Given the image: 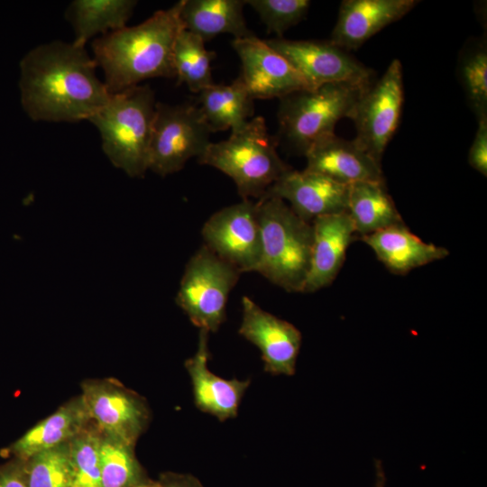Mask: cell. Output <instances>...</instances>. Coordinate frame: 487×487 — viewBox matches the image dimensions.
I'll use <instances>...</instances> for the list:
<instances>
[{
  "mask_svg": "<svg viewBox=\"0 0 487 487\" xmlns=\"http://www.w3.org/2000/svg\"><path fill=\"white\" fill-rule=\"evenodd\" d=\"M86 47L60 40L32 49L20 62L23 110L33 121L87 120L109 99Z\"/></svg>",
  "mask_w": 487,
  "mask_h": 487,
  "instance_id": "cell-1",
  "label": "cell"
},
{
  "mask_svg": "<svg viewBox=\"0 0 487 487\" xmlns=\"http://www.w3.org/2000/svg\"><path fill=\"white\" fill-rule=\"evenodd\" d=\"M183 0L156 11L135 26H125L93 40V59L104 74L110 94L154 78H175L172 52L183 24Z\"/></svg>",
  "mask_w": 487,
  "mask_h": 487,
  "instance_id": "cell-2",
  "label": "cell"
},
{
  "mask_svg": "<svg viewBox=\"0 0 487 487\" xmlns=\"http://www.w3.org/2000/svg\"><path fill=\"white\" fill-rule=\"evenodd\" d=\"M156 103L152 87L141 84L111 94L87 120L98 130L111 163L131 178H142L148 170Z\"/></svg>",
  "mask_w": 487,
  "mask_h": 487,
  "instance_id": "cell-3",
  "label": "cell"
},
{
  "mask_svg": "<svg viewBox=\"0 0 487 487\" xmlns=\"http://www.w3.org/2000/svg\"><path fill=\"white\" fill-rule=\"evenodd\" d=\"M277 138L263 117L251 118L228 139L208 145L198 162L230 177L242 200L262 198L271 186L292 168L277 152Z\"/></svg>",
  "mask_w": 487,
  "mask_h": 487,
  "instance_id": "cell-4",
  "label": "cell"
},
{
  "mask_svg": "<svg viewBox=\"0 0 487 487\" xmlns=\"http://www.w3.org/2000/svg\"><path fill=\"white\" fill-rule=\"evenodd\" d=\"M262 258L256 272L289 292H302L310 267L313 226L284 200L256 201Z\"/></svg>",
  "mask_w": 487,
  "mask_h": 487,
  "instance_id": "cell-5",
  "label": "cell"
},
{
  "mask_svg": "<svg viewBox=\"0 0 487 487\" xmlns=\"http://www.w3.org/2000/svg\"><path fill=\"white\" fill-rule=\"evenodd\" d=\"M365 88L331 83L280 98L277 141H283L289 149L305 155L314 143L335 134L336 123L349 117Z\"/></svg>",
  "mask_w": 487,
  "mask_h": 487,
  "instance_id": "cell-6",
  "label": "cell"
},
{
  "mask_svg": "<svg viewBox=\"0 0 487 487\" xmlns=\"http://www.w3.org/2000/svg\"><path fill=\"white\" fill-rule=\"evenodd\" d=\"M240 275L202 245L186 264L176 302L199 330L216 332L225 320L226 302Z\"/></svg>",
  "mask_w": 487,
  "mask_h": 487,
  "instance_id": "cell-7",
  "label": "cell"
},
{
  "mask_svg": "<svg viewBox=\"0 0 487 487\" xmlns=\"http://www.w3.org/2000/svg\"><path fill=\"white\" fill-rule=\"evenodd\" d=\"M212 131L198 106L157 102L149 150L148 170L165 177L207 150Z\"/></svg>",
  "mask_w": 487,
  "mask_h": 487,
  "instance_id": "cell-8",
  "label": "cell"
},
{
  "mask_svg": "<svg viewBox=\"0 0 487 487\" xmlns=\"http://www.w3.org/2000/svg\"><path fill=\"white\" fill-rule=\"evenodd\" d=\"M403 102L402 65L395 59L384 74L361 93L348 117L356 129L354 141L381 164L399 126Z\"/></svg>",
  "mask_w": 487,
  "mask_h": 487,
  "instance_id": "cell-9",
  "label": "cell"
},
{
  "mask_svg": "<svg viewBox=\"0 0 487 487\" xmlns=\"http://www.w3.org/2000/svg\"><path fill=\"white\" fill-rule=\"evenodd\" d=\"M304 78L310 89L326 84L345 83L367 87L374 72L329 41L264 40Z\"/></svg>",
  "mask_w": 487,
  "mask_h": 487,
  "instance_id": "cell-10",
  "label": "cell"
},
{
  "mask_svg": "<svg viewBox=\"0 0 487 487\" xmlns=\"http://www.w3.org/2000/svg\"><path fill=\"white\" fill-rule=\"evenodd\" d=\"M201 234L203 245L241 273L257 271L262 235L256 201L245 199L216 211Z\"/></svg>",
  "mask_w": 487,
  "mask_h": 487,
  "instance_id": "cell-11",
  "label": "cell"
},
{
  "mask_svg": "<svg viewBox=\"0 0 487 487\" xmlns=\"http://www.w3.org/2000/svg\"><path fill=\"white\" fill-rule=\"evenodd\" d=\"M81 391L90 418L98 429L135 446L151 418L144 398L114 378L86 380L81 383Z\"/></svg>",
  "mask_w": 487,
  "mask_h": 487,
  "instance_id": "cell-12",
  "label": "cell"
},
{
  "mask_svg": "<svg viewBox=\"0 0 487 487\" xmlns=\"http://www.w3.org/2000/svg\"><path fill=\"white\" fill-rule=\"evenodd\" d=\"M232 47L241 60L240 78L253 100L281 98L310 89L284 57L256 36L234 39Z\"/></svg>",
  "mask_w": 487,
  "mask_h": 487,
  "instance_id": "cell-13",
  "label": "cell"
},
{
  "mask_svg": "<svg viewBox=\"0 0 487 487\" xmlns=\"http://www.w3.org/2000/svg\"><path fill=\"white\" fill-rule=\"evenodd\" d=\"M242 309L239 334L260 349L264 370L272 374L293 375L302 340L300 331L263 310L247 296L242 298Z\"/></svg>",
  "mask_w": 487,
  "mask_h": 487,
  "instance_id": "cell-14",
  "label": "cell"
},
{
  "mask_svg": "<svg viewBox=\"0 0 487 487\" xmlns=\"http://www.w3.org/2000/svg\"><path fill=\"white\" fill-rule=\"evenodd\" d=\"M347 193L346 185L316 172L291 169L262 198L289 201L296 215L312 223L318 216L347 211Z\"/></svg>",
  "mask_w": 487,
  "mask_h": 487,
  "instance_id": "cell-15",
  "label": "cell"
},
{
  "mask_svg": "<svg viewBox=\"0 0 487 487\" xmlns=\"http://www.w3.org/2000/svg\"><path fill=\"white\" fill-rule=\"evenodd\" d=\"M418 4L417 0H344L329 41L345 51L357 50Z\"/></svg>",
  "mask_w": 487,
  "mask_h": 487,
  "instance_id": "cell-16",
  "label": "cell"
},
{
  "mask_svg": "<svg viewBox=\"0 0 487 487\" xmlns=\"http://www.w3.org/2000/svg\"><path fill=\"white\" fill-rule=\"evenodd\" d=\"M312 226L310 267L302 293L315 292L334 281L356 235L347 211L318 216L312 221Z\"/></svg>",
  "mask_w": 487,
  "mask_h": 487,
  "instance_id": "cell-17",
  "label": "cell"
},
{
  "mask_svg": "<svg viewBox=\"0 0 487 487\" xmlns=\"http://www.w3.org/2000/svg\"><path fill=\"white\" fill-rule=\"evenodd\" d=\"M306 170L326 176L340 184L384 181L381 164L354 140L332 134L314 143L304 155Z\"/></svg>",
  "mask_w": 487,
  "mask_h": 487,
  "instance_id": "cell-18",
  "label": "cell"
},
{
  "mask_svg": "<svg viewBox=\"0 0 487 487\" xmlns=\"http://www.w3.org/2000/svg\"><path fill=\"white\" fill-rule=\"evenodd\" d=\"M208 334L206 330H199L198 350L185 362V367L191 378L198 409L224 421L237 416L240 401L250 381L225 380L210 372L207 367Z\"/></svg>",
  "mask_w": 487,
  "mask_h": 487,
  "instance_id": "cell-19",
  "label": "cell"
},
{
  "mask_svg": "<svg viewBox=\"0 0 487 487\" xmlns=\"http://www.w3.org/2000/svg\"><path fill=\"white\" fill-rule=\"evenodd\" d=\"M360 239L395 274H406L449 254L446 248L422 241L404 223L360 236Z\"/></svg>",
  "mask_w": 487,
  "mask_h": 487,
  "instance_id": "cell-20",
  "label": "cell"
},
{
  "mask_svg": "<svg viewBox=\"0 0 487 487\" xmlns=\"http://www.w3.org/2000/svg\"><path fill=\"white\" fill-rule=\"evenodd\" d=\"M91 421L81 395L74 397L26 431L5 453L24 460L35 453L68 443Z\"/></svg>",
  "mask_w": 487,
  "mask_h": 487,
  "instance_id": "cell-21",
  "label": "cell"
},
{
  "mask_svg": "<svg viewBox=\"0 0 487 487\" xmlns=\"http://www.w3.org/2000/svg\"><path fill=\"white\" fill-rule=\"evenodd\" d=\"M244 0H183L180 20L184 29L197 34L205 42L229 33L234 39L255 36L247 27Z\"/></svg>",
  "mask_w": 487,
  "mask_h": 487,
  "instance_id": "cell-22",
  "label": "cell"
},
{
  "mask_svg": "<svg viewBox=\"0 0 487 487\" xmlns=\"http://www.w3.org/2000/svg\"><path fill=\"white\" fill-rule=\"evenodd\" d=\"M137 5L134 0H74L66 10V18L74 32L72 41L86 47L92 38L122 29Z\"/></svg>",
  "mask_w": 487,
  "mask_h": 487,
  "instance_id": "cell-23",
  "label": "cell"
},
{
  "mask_svg": "<svg viewBox=\"0 0 487 487\" xmlns=\"http://www.w3.org/2000/svg\"><path fill=\"white\" fill-rule=\"evenodd\" d=\"M198 106L212 133L242 129L253 116V99L240 77L228 85L213 84L198 93Z\"/></svg>",
  "mask_w": 487,
  "mask_h": 487,
  "instance_id": "cell-24",
  "label": "cell"
},
{
  "mask_svg": "<svg viewBox=\"0 0 487 487\" xmlns=\"http://www.w3.org/2000/svg\"><path fill=\"white\" fill-rule=\"evenodd\" d=\"M347 213L360 236L404 223L384 181H359L348 185Z\"/></svg>",
  "mask_w": 487,
  "mask_h": 487,
  "instance_id": "cell-25",
  "label": "cell"
},
{
  "mask_svg": "<svg viewBox=\"0 0 487 487\" xmlns=\"http://www.w3.org/2000/svg\"><path fill=\"white\" fill-rule=\"evenodd\" d=\"M216 52L207 51L197 34L181 29L175 40L172 64L177 83L186 84L190 91L199 93L214 83L211 61Z\"/></svg>",
  "mask_w": 487,
  "mask_h": 487,
  "instance_id": "cell-26",
  "label": "cell"
},
{
  "mask_svg": "<svg viewBox=\"0 0 487 487\" xmlns=\"http://www.w3.org/2000/svg\"><path fill=\"white\" fill-rule=\"evenodd\" d=\"M99 461L102 487H132L146 481L134 446L100 431Z\"/></svg>",
  "mask_w": 487,
  "mask_h": 487,
  "instance_id": "cell-27",
  "label": "cell"
},
{
  "mask_svg": "<svg viewBox=\"0 0 487 487\" xmlns=\"http://www.w3.org/2000/svg\"><path fill=\"white\" fill-rule=\"evenodd\" d=\"M100 430L91 421L69 441L70 487H102Z\"/></svg>",
  "mask_w": 487,
  "mask_h": 487,
  "instance_id": "cell-28",
  "label": "cell"
},
{
  "mask_svg": "<svg viewBox=\"0 0 487 487\" xmlns=\"http://www.w3.org/2000/svg\"><path fill=\"white\" fill-rule=\"evenodd\" d=\"M459 76L477 121L487 117V48L478 41L466 47L459 60Z\"/></svg>",
  "mask_w": 487,
  "mask_h": 487,
  "instance_id": "cell-29",
  "label": "cell"
},
{
  "mask_svg": "<svg viewBox=\"0 0 487 487\" xmlns=\"http://www.w3.org/2000/svg\"><path fill=\"white\" fill-rule=\"evenodd\" d=\"M23 461L27 487H70L69 442Z\"/></svg>",
  "mask_w": 487,
  "mask_h": 487,
  "instance_id": "cell-30",
  "label": "cell"
},
{
  "mask_svg": "<svg viewBox=\"0 0 487 487\" xmlns=\"http://www.w3.org/2000/svg\"><path fill=\"white\" fill-rule=\"evenodd\" d=\"M265 24L268 33L280 38L285 31L300 23L307 15L308 0H246Z\"/></svg>",
  "mask_w": 487,
  "mask_h": 487,
  "instance_id": "cell-31",
  "label": "cell"
},
{
  "mask_svg": "<svg viewBox=\"0 0 487 487\" xmlns=\"http://www.w3.org/2000/svg\"><path fill=\"white\" fill-rule=\"evenodd\" d=\"M478 128L468 153L469 165L487 176V117L477 121Z\"/></svg>",
  "mask_w": 487,
  "mask_h": 487,
  "instance_id": "cell-32",
  "label": "cell"
},
{
  "mask_svg": "<svg viewBox=\"0 0 487 487\" xmlns=\"http://www.w3.org/2000/svg\"><path fill=\"white\" fill-rule=\"evenodd\" d=\"M0 487H27L23 460L12 457L0 464Z\"/></svg>",
  "mask_w": 487,
  "mask_h": 487,
  "instance_id": "cell-33",
  "label": "cell"
},
{
  "mask_svg": "<svg viewBox=\"0 0 487 487\" xmlns=\"http://www.w3.org/2000/svg\"><path fill=\"white\" fill-rule=\"evenodd\" d=\"M161 487H204L193 475L167 472L159 478Z\"/></svg>",
  "mask_w": 487,
  "mask_h": 487,
  "instance_id": "cell-34",
  "label": "cell"
},
{
  "mask_svg": "<svg viewBox=\"0 0 487 487\" xmlns=\"http://www.w3.org/2000/svg\"><path fill=\"white\" fill-rule=\"evenodd\" d=\"M376 468V482L375 487H385L386 476L382 467V464L380 460L375 462Z\"/></svg>",
  "mask_w": 487,
  "mask_h": 487,
  "instance_id": "cell-35",
  "label": "cell"
},
{
  "mask_svg": "<svg viewBox=\"0 0 487 487\" xmlns=\"http://www.w3.org/2000/svg\"><path fill=\"white\" fill-rule=\"evenodd\" d=\"M132 487H161V484L159 482V481H154V480H152L150 478H148L146 481L141 482V483H138L134 486H132Z\"/></svg>",
  "mask_w": 487,
  "mask_h": 487,
  "instance_id": "cell-36",
  "label": "cell"
}]
</instances>
